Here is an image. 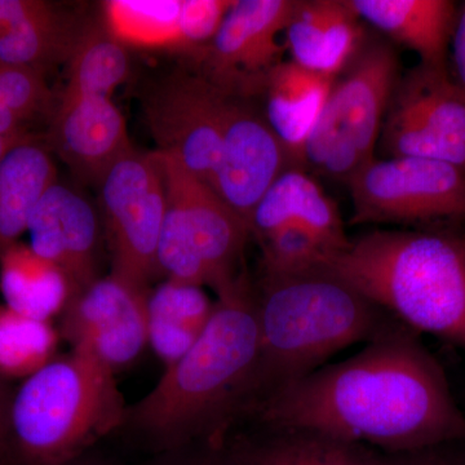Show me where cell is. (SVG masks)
<instances>
[{
	"label": "cell",
	"mask_w": 465,
	"mask_h": 465,
	"mask_svg": "<svg viewBox=\"0 0 465 465\" xmlns=\"http://www.w3.org/2000/svg\"><path fill=\"white\" fill-rule=\"evenodd\" d=\"M251 411L273 430H307L401 454L465 440L442 366L397 322L342 362L317 369Z\"/></svg>",
	"instance_id": "cell-1"
},
{
	"label": "cell",
	"mask_w": 465,
	"mask_h": 465,
	"mask_svg": "<svg viewBox=\"0 0 465 465\" xmlns=\"http://www.w3.org/2000/svg\"><path fill=\"white\" fill-rule=\"evenodd\" d=\"M255 292L242 278L217 296L200 339L125 410L124 425L155 454L224 442L229 421L252 407L259 366Z\"/></svg>",
	"instance_id": "cell-2"
},
{
	"label": "cell",
	"mask_w": 465,
	"mask_h": 465,
	"mask_svg": "<svg viewBox=\"0 0 465 465\" xmlns=\"http://www.w3.org/2000/svg\"><path fill=\"white\" fill-rule=\"evenodd\" d=\"M322 268L412 331L465 349V237L443 231H376Z\"/></svg>",
	"instance_id": "cell-3"
},
{
	"label": "cell",
	"mask_w": 465,
	"mask_h": 465,
	"mask_svg": "<svg viewBox=\"0 0 465 465\" xmlns=\"http://www.w3.org/2000/svg\"><path fill=\"white\" fill-rule=\"evenodd\" d=\"M255 300L260 353L252 407L342 349L374 341L399 322L324 268L262 274Z\"/></svg>",
	"instance_id": "cell-4"
},
{
	"label": "cell",
	"mask_w": 465,
	"mask_h": 465,
	"mask_svg": "<svg viewBox=\"0 0 465 465\" xmlns=\"http://www.w3.org/2000/svg\"><path fill=\"white\" fill-rule=\"evenodd\" d=\"M115 374L72 351L27 376L9 412L15 465H63L124 425Z\"/></svg>",
	"instance_id": "cell-5"
},
{
	"label": "cell",
	"mask_w": 465,
	"mask_h": 465,
	"mask_svg": "<svg viewBox=\"0 0 465 465\" xmlns=\"http://www.w3.org/2000/svg\"><path fill=\"white\" fill-rule=\"evenodd\" d=\"M159 157L166 183L159 274L177 282L208 286L222 295L244 277L238 273V264L250 226L176 158L162 153Z\"/></svg>",
	"instance_id": "cell-6"
},
{
	"label": "cell",
	"mask_w": 465,
	"mask_h": 465,
	"mask_svg": "<svg viewBox=\"0 0 465 465\" xmlns=\"http://www.w3.org/2000/svg\"><path fill=\"white\" fill-rule=\"evenodd\" d=\"M399 72L396 52L385 43H372L357 54L348 74L333 84L309 136L305 168L349 183L374 161Z\"/></svg>",
	"instance_id": "cell-7"
},
{
	"label": "cell",
	"mask_w": 465,
	"mask_h": 465,
	"mask_svg": "<svg viewBox=\"0 0 465 465\" xmlns=\"http://www.w3.org/2000/svg\"><path fill=\"white\" fill-rule=\"evenodd\" d=\"M112 274L148 289L159 274L158 246L166 213V183L157 150H131L99 185Z\"/></svg>",
	"instance_id": "cell-8"
},
{
	"label": "cell",
	"mask_w": 465,
	"mask_h": 465,
	"mask_svg": "<svg viewBox=\"0 0 465 465\" xmlns=\"http://www.w3.org/2000/svg\"><path fill=\"white\" fill-rule=\"evenodd\" d=\"M348 185L353 224H434L465 219V171L445 162L374 159Z\"/></svg>",
	"instance_id": "cell-9"
},
{
	"label": "cell",
	"mask_w": 465,
	"mask_h": 465,
	"mask_svg": "<svg viewBox=\"0 0 465 465\" xmlns=\"http://www.w3.org/2000/svg\"><path fill=\"white\" fill-rule=\"evenodd\" d=\"M293 0H234L215 38L194 56L201 76L226 94L253 99L283 63L286 33Z\"/></svg>",
	"instance_id": "cell-10"
},
{
	"label": "cell",
	"mask_w": 465,
	"mask_h": 465,
	"mask_svg": "<svg viewBox=\"0 0 465 465\" xmlns=\"http://www.w3.org/2000/svg\"><path fill=\"white\" fill-rule=\"evenodd\" d=\"M228 97L203 76L174 74L161 82L143 104L157 152L176 158L207 185L222 154Z\"/></svg>",
	"instance_id": "cell-11"
},
{
	"label": "cell",
	"mask_w": 465,
	"mask_h": 465,
	"mask_svg": "<svg viewBox=\"0 0 465 465\" xmlns=\"http://www.w3.org/2000/svg\"><path fill=\"white\" fill-rule=\"evenodd\" d=\"M149 290L110 273L67 302L61 335L72 351L116 372L133 365L149 345Z\"/></svg>",
	"instance_id": "cell-12"
},
{
	"label": "cell",
	"mask_w": 465,
	"mask_h": 465,
	"mask_svg": "<svg viewBox=\"0 0 465 465\" xmlns=\"http://www.w3.org/2000/svg\"><path fill=\"white\" fill-rule=\"evenodd\" d=\"M250 100L229 94L222 154L210 183L249 226L262 195L284 171L293 168L264 112Z\"/></svg>",
	"instance_id": "cell-13"
},
{
	"label": "cell",
	"mask_w": 465,
	"mask_h": 465,
	"mask_svg": "<svg viewBox=\"0 0 465 465\" xmlns=\"http://www.w3.org/2000/svg\"><path fill=\"white\" fill-rule=\"evenodd\" d=\"M48 143L79 179L96 185L134 150L124 116L110 97L64 91L51 115Z\"/></svg>",
	"instance_id": "cell-14"
},
{
	"label": "cell",
	"mask_w": 465,
	"mask_h": 465,
	"mask_svg": "<svg viewBox=\"0 0 465 465\" xmlns=\"http://www.w3.org/2000/svg\"><path fill=\"white\" fill-rule=\"evenodd\" d=\"M27 232L34 252L65 273L73 296L100 278L99 219L75 189L52 183L33 211Z\"/></svg>",
	"instance_id": "cell-15"
},
{
	"label": "cell",
	"mask_w": 465,
	"mask_h": 465,
	"mask_svg": "<svg viewBox=\"0 0 465 465\" xmlns=\"http://www.w3.org/2000/svg\"><path fill=\"white\" fill-rule=\"evenodd\" d=\"M289 225L311 232L331 255L351 243L336 204L300 168H289L272 183L253 211L250 232L262 241Z\"/></svg>",
	"instance_id": "cell-16"
},
{
	"label": "cell",
	"mask_w": 465,
	"mask_h": 465,
	"mask_svg": "<svg viewBox=\"0 0 465 465\" xmlns=\"http://www.w3.org/2000/svg\"><path fill=\"white\" fill-rule=\"evenodd\" d=\"M348 0L296 2L286 33L291 60L336 76L360 54L363 29Z\"/></svg>",
	"instance_id": "cell-17"
},
{
	"label": "cell",
	"mask_w": 465,
	"mask_h": 465,
	"mask_svg": "<svg viewBox=\"0 0 465 465\" xmlns=\"http://www.w3.org/2000/svg\"><path fill=\"white\" fill-rule=\"evenodd\" d=\"M335 76L283 61L266 81V121L282 143L293 168H305V145L330 94Z\"/></svg>",
	"instance_id": "cell-18"
},
{
	"label": "cell",
	"mask_w": 465,
	"mask_h": 465,
	"mask_svg": "<svg viewBox=\"0 0 465 465\" xmlns=\"http://www.w3.org/2000/svg\"><path fill=\"white\" fill-rule=\"evenodd\" d=\"M361 20L414 51L420 64L448 67L446 58L455 25L451 0H348Z\"/></svg>",
	"instance_id": "cell-19"
},
{
	"label": "cell",
	"mask_w": 465,
	"mask_h": 465,
	"mask_svg": "<svg viewBox=\"0 0 465 465\" xmlns=\"http://www.w3.org/2000/svg\"><path fill=\"white\" fill-rule=\"evenodd\" d=\"M226 445L232 465H382L384 454L307 430H273Z\"/></svg>",
	"instance_id": "cell-20"
},
{
	"label": "cell",
	"mask_w": 465,
	"mask_h": 465,
	"mask_svg": "<svg viewBox=\"0 0 465 465\" xmlns=\"http://www.w3.org/2000/svg\"><path fill=\"white\" fill-rule=\"evenodd\" d=\"M56 182V164L36 140L18 143L0 159V255L27 232L36 204Z\"/></svg>",
	"instance_id": "cell-21"
},
{
	"label": "cell",
	"mask_w": 465,
	"mask_h": 465,
	"mask_svg": "<svg viewBox=\"0 0 465 465\" xmlns=\"http://www.w3.org/2000/svg\"><path fill=\"white\" fill-rule=\"evenodd\" d=\"M430 133L465 146V90L448 67L419 64L399 79L390 101Z\"/></svg>",
	"instance_id": "cell-22"
},
{
	"label": "cell",
	"mask_w": 465,
	"mask_h": 465,
	"mask_svg": "<svg viewBox=\"0 0 465 465\" xmlns=\"http://www.w3.org/2000/svg\"><path fill=\"white\" fill-rule=\"evenodd\" d=\"M215 302L195 284L166 280L149 292V345L170 366L193 347L204 331Z\"/></svg>",
	"instance_id": "cell-23"
},
{
	"label": "cell",
	"mask_w": 465,
	"mask_h": 465,
	"mask_svg": "<svg viewBox=\"0 0 465 465\" xmlns=\"http://www.w3.org/2000/svg\"><path fill=\"white\" fill-rule=\"evenodd\" d=\"M84 29L58 5L30 0L25 14L0 36V60L45 73L69 61Z\"/></svg>",
	"instance_id": "cell-24"
},
{
	"label": "cell",
	"mask_w": 465,
	"mask_h": 465,
	"mask_svg": "<svg viewBox=\"0 0 465 465\" xmlns=\"http://www.w3.org/2000/svg\"><path fill=\"white\" fill-rule=\"evenodd\" d=\"M0 287L8 308L48 322L73 298L65 273L18 242L0 255Z\"/></svg>",
	"instance_id": "cell-25"
},
{
	"label": "cell",
	"mask_w": 465,
	"mask_h": 465,
	"mask_svg": "<svg viewBox=\"0 0 465 465\" xmlns=\"http://www.w3.org/2000/svg\"><path fill=\"white\" fill-rule=\"evenodd\" d=\"M127 48L105 25L84 26L67 61L64 92L90 96H112L128 74Z\"/></svg>",
	"instance_id": "cell-26"
},
{
	"label": "cell",
	"mask_w": 465,
	"mask_h": 465,
	"mask_svg": "<svg viewBox=\"0 0 465 465\" xmlns=\"http://www.w3.org/2000/svg\"><path fill=\"white\" fill-rule=\"evenodd\" d=\"M103 9L104 25L125 48L180 51L183 2L110 0Z\"/></svg>",
	"instance_id": "cell-27"
},
{
	"label": "cell",
	"mask_w": 465,
	"mask_h": 465,
	"mask_svg": "<svg viewBox=\"0 0 465 465\" xmlns=\"http://www.w3.org/2000/svg\"><path fill=\"white\" fill-rule=\"evenodd\" d=\"M57 335L48 321L0 307V375L29 376L54 358Z\"/></svg>",
	"instance_id": "cell-28"
},
{
	"label": "cell",
	"mask_w": 465,
	"mask_h": 465,
	"mask_svg": "<svg viewBox=\"0 0 465 465\" xmlns=\"http://www.w3.org/2000/svg\"><path fill=\"white\" fill-rule=\"evenodd\" d=\"M56 97L45 82V73L33 67L15 65L0 60V106L26 125L50 116Z\"/></svg>",
	"instance_id": "cell-29"
},
{
	"label": "cell",
	"mask_w": 465,
	"mask_h": 465,
	"mask_svg": "<svg viewBox=\"0 0 465 465\" xmlns=\"http://www.w3.org/2000/svg\"><path fill=\"white\" fill-rule=\"evenodd\" d=\"M264 274H291L322 268L331 255L314 235L296 225L284 226L260 241Z\"/></svg>",
	"instance_id": "cell-30"
},
{
	"label": "cell",
	"mask_w": 465,
	"mask_h": 465,
	"mask_svg": "<svg viewBox=\"0 0 465 465\" xmlns=\"http://www.w3.org/2000/svg\"><path fill=\"white\" fill-rule=\"evenodd\" d=\"M234 0H185L183 2L180 51L197 56L210 45Z\"/></svg>",
	"instance_id": "cell-31"
},
{
	"label": "cell",
	"mask_w": 465,
	"mask_h": 465,
	"mask_svg": "<svg viewBox=\"0 0 465 465\" xmlns=\"http://www.w3.org/2000/svg\"><path fill=\"white\" fill-rule=\"evenodd\" d=\"M146 465H232L225 443H197L186 448L157 454Z\"/></svg>",
	"instance_id": "cell-32"
},
{
	"label": "cell",
	"mask_w": 465,
	"mask_h": 465,
	"mask_svg": "<svg viewBox=\"0 0 465 465\" xmlns=\"http://www.w3.org/2000/svg\"><path fill=\"white\" fill-rule=\"evenodd\" d=\"M449 445L418 451L384 454L382 465H465V452L450 451Z\"/></svg>",
	"instance_id": "cell-33"
},
{
	"label": "cell",
	"mask_w": 465,
	"mask_h": 465,
	"mask_svg": "<svg viewBox=\"0 0 465 465\" xmlns=\"http://www.w3.org/2000/svg\"><path fill=\"white\" fill-rule=\"evenodd\" d=\"M12 397L14 394L9 391L5 376L0 375V465H15L9 432Z\"/></svg>",
	"instance_id": "cell-34"
},
{
	"label": "cell",
	"mask_w": 465,
	"mask_h": 465,
	"mask_svg": "<svg viewBox=\"0 0 465 465\" xmlns=\"http://www.w3.org/2000/svg\"><path fill=\"white\" fill-rule=\"evenodd\" d=\"M452 60L457 70L458 84L465 90V5L458 14L451 41Z\"/></svg>",
	"instance_id": "cell-35"
},
{
	"label": "cell",
	"mask_w": 465,
	"mask_h": 465,
	"mask_svg": "<svg viewBox=\"0 0 465 465\" xmlns=\"http://www.w3.org/2000/svg\"><path fill=\"white\" fill-rule=\"evenodd\" d=\"M30 0H0V36L25 14Z\"/></svg>",
	"instance_id": "cell-36"
},
{
	"label": "cell",
	"mask_w": 465,
	"mask_h": 465,
	"mask_svg": "<svg viewBox=\"0 0 465 465\" xmlns=\"http://www.w3.org/2000/svg\"><path fill=\"white\" fill-rule=\"evenodd\" d=\"M29 128L25 124L0 106V136L24 137L30 136Z\"/></svg>",
	"instance_id": "cell-37"
},
{
	"label": "cell",
	"mask_w": 465,
	"mask_h": 465,
	"mask_svg": "<svg viewBox=\"0 0 465 465\" xmlns=\"http://www.w3.org/2000/svg\"><path fill=\"white\" fill-rule=\"evenodd\" d=\"M34 139L33 134L30 136L24 137H7V136H0V159L5 157V154L11 150L15 148V146L18 145V143L27 142V140Z\"/></svg>",
	"instance_id": "cell-38"
},
{
	"label": "cell",
	"mask_w": 465,
	"mask_h": 465,
	"mask_svg": "<svg viewBox=\"0 0 465 465\" xmlns=\"http://www.w3.org/2000/svg\"><path fill=\"white\" fill-rule=\"evenodd\" d=\"M63 465H113L109 463L105 459L96 457V455H92L91 452L84 455V457L75 459V460L69 461V463Z\"/></svg>",
	"instance_id": "cell-39"
}]
</instances>
